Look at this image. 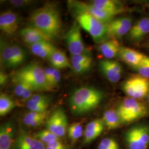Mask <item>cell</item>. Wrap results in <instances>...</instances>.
<instances>
[{
	"mask_svg": "<svg viewBox=\"0 0 149 149\" xmlns=\"http://www.w3.org/2000/svg\"><path fill=\"white\" fill-rule=\"evenodd\" d=\"M47 114L48 112L47 111L44 112H29L23 118V122L25 125L29 127L31 124L34 121L40 118H46Z\"/></svg>",
	"mask_w": 149,
	"mask_h": 149,
	"instance_id": "cell-30",
	"label": "cell"
},
{
	"mask_svg": "<svg viewBox=\"0 0 149 149\" xmlns=\"http://www.w3.org/2000/svg\"><path fill=\"white\" fill-rule=\"evenodd\" d=\"M33 101L37 102L40 104H42L44 105H47L49 106L50 103V98L42 94H34L33 95L31 98L29 99Z\"/></svg>",
	"mask_w": 149,
	"mask_h": 149,
	"instance_id": "cell-37",
	"label": "cell"
},
{
	"mask_svg": "<svg viewBox=\"0 0 149 149\" xmlns=\"http://www.w3.org/2000/svg\"><path fill=\"white\" fill-rule=\"evenodd\" d=\"M16 84V87H15V90H14L15 94L17 97H21L22 95H23L24 91L26 90V88H27L28 85H28V84H26V83L21 82H17Z\"/></svg>",
	"mask_w": 149,
	"mask_h": 149,
	"instance_id": "cell-38",
	"label": "cell"
},
{
	"mask_svg": "<svg viewBox=\"0 0 149 149\" xmlns=\"http://www.w3.org/2000/svg\"><path fill=\"white\" fill-rule=\"evenodd\" d=\"M19 25V16L11 10L3 12L0 15V29L8 35L13 34Z\"/></svg>",
	"mask_w": 149,
	"mask_h": 149,
	"instance_id": "cell-12",
	"label": "cell"
},
{
	"mask_svg": "<svg viewBox=\"0 0 149 149\" xmlns=\"http://www.w3.org/2000/svg\"><path fill=\"white\" fill-rule=\"evenodd\" d=\"M129 149H146L149 144V128L136 125L129 129L125 134Z\"/></svg>",
	"mask_w": 149,
	"mask_h": 149,
	"instance_id": "cell-7",
	"label": "cell"
},
{
	"mask_svg": "<svg viewBox=\"0 0 149 149\" xmlns=\"http://www.w3.org/2000/svg\"><path fill=\"white\" fill-rule=\"evenodd\" d=\"M1 64L8 68H16V61L13 53L12 45L7 43H1Z\"/></svg>",
	"mask_w": 149,
	"mask_h": 149,
	"instance_id": "cell-23",
	"label": "cell"
},
{
	"mask_svg": "<svg viewBox=\"0 0 149 149\" xmlns=\"http://www.w3.org/2000/svg\"><path fill=\"white\" fill-rule=\"evenodd\" d=\"M103 97L101 91L90 86L77 88L70 98V106L73 114L81 115L95 109Z\"/></svg>",
	"mask_w": 149,
	"mask_h": 149,
	"instance_id": "cell-2",
	"label": "cell"
},
{
	"mask_svg": "<svg viewBox=\"0 0 149 149\" xmlns=\"http://www.w3.org/2000/svg\"><path fill=\"white\" fill-rule=\"evenodd\" d=\"M132 26V20L130 18L122 17L113 19L106 24L108 37L120 38L129 33Z\"/></svg>",
	"mask_w": 149,
	"mask_h": 149,
	"instance_id": "cell-10",
	"label": "cell"
},
{
	"mask_svg": "<svg viewBox=\"0 0 149 149\" xmlns=\"http://www.w3.org/2000/svg\"><path fill=\"white\" fill-rule=\"evenodd\" d=\"M98 149H119L117 141L112 138L102 139L98 146Z\"/></svg>",
	"mask_w": 149,
	"mask_h": 149,
	"instance_id": "cell-32",
	"label": "cell"
},
{
	"mask_svg": "<svg viewBox=\"0 0 149 149\" xmlns=\"http://www.w3.org/2000/svg\"><path fill=\"white\" fill-rule=\"evenodd\" d=\"M33 137L42 142L43 144L45 143L46 144H48L52 141L59 140V138L48 130H43L40 131L35 134Z\"/></svg>",
	"mask_w": 149,
	"mask_h": 149,
	"instance_id": "cell-27",
	"label": "cell"
},
{
	"mask_svg": "<svg viewBox=\"0 0 149 149\" xmlns=\"http://www.w3.org/2000/svg\"><path fill=\"white\" fill-rule=\"evenodd\" d=\"M104 125L102 119H95L89 123L84 132V143H90L100 136L103 130Z\"/></svg>",
	"mask_w": 149,
	"mask_h": 149,
	"instance_id": "cell-16",
	"label": "cell"
},
{
	"mask_svg": "<svg viewBox=\"0 0 149 149\" xmlns=\"http://www.w3.org/2000/svg\"><path fill=\"white\" fill-rule=\"evenodd\" d=\"M102 120L109 129L118 128L123 123L117 111L114 109H109L104 112Z\"/></svg>",
	"mask_w": 149,
	"mask_h": 149,
	"instance_id": "cell-25",
	"label": "cell"
},
{
	"mask_svg": "<svg viewBox=\"0 0 149 149\" xmlns=\"http://www.w3.org/2000/svg\"><path fill=\"white\" fill-rule=\"evenodd\" d=\"M29 47L32 53L43 59H49L54 52L57 49L49 40L41 41Z\"/></svg>",
	"mask_w": 149,
	"mask_h": 149,
	"instance_id": "cell-18",
	"label": "cell"
},
{
	"mask_svg": "<svg viewBox=\"0 0 149 149\" xmlns=\"http://www.w3.org/2000/svg\"><path fill=\"white\" fill-rule=\"evenodd\" d=\"M118 113L123 123L133 122L148 114V108L138 100L126 98L118 106Z\"/></svg>",
	"mask_w": 149,
	"mask_h": 149,
	"instance_id": "cell-5",
	"label": "cell"
},
{
	"mask_svg": "<svg viewBox=\"0 0 149 149\" xmlns=\"http://www.w3.org/2000/svg\"><path fill=\"white\" fill-rule=\"evenodd\" d=\"M14 127L11 122L6 123L0 128V149H12Z\"/></svg>",
	"mask_w": 149,
	"mask_h": 149,
	"instance_id": "cell-17",
	"label": "cell"
},
{
	"mask_svg": "<svg viewBox=\"0 0 149 149\" xmlns=\"http://www.w3.org/2000/svg\"><path fill=\"white\" fill-rule=\"evenodd\" d=\"M32 26L49 40L58 37L62 29V21L58 9L52 3H45L32 12L30 16Z\"/></svg>",
	"mask_w": 149,
	"mask_h": 149,
	"instance_id": "cell-1",
	"label": "cell"
},
{
	"mask_svg": "<svg viewBox=\"0 0 149 149\" xmlns=\"http://www.w3.org/2000/svg\"><path fill=\"white\" fill-rule=\"evenodd\" d=\"M74 16L80 27L88 32L96 43H102L109 38L106 24L98 21L80 6L78 1L69 2Z\"/></svg>",
	"mask_w": 149,
	"mask_h": 149,
	"instance_id": "cell-3",
	"label": "cell"
},
{
	"mask_svg": "<svg viewBox=\"0 0 149 149\" xmlns=\"http://www.w3.org/2000/svg\"><path fill=\"white\" fill-rule=\"evenodd\" d=\"M79 3L83 9L90 13L96 19L104 24H107L112 21L113 18L114 16L106 12L97 8L91 3H85L81 2H79Z\"/></svg>",
	"mask_w": 149,
	"mask_h": 149,
	"instance_id": "cell-22",
	"label": "cell"
},
{
	"mask_svg": "<svg viewBox=\"0 0 149 149\" xmlns=\"http://www.w3.org/2000/svg\"><path fill=\"white\" fill-rule=\"evenodd\" d=\"M71 64L92 63V59L90 55L86 53L72 55L71 59Z\"/></svg>",
	"mask_w": 149,
	"mask_h": 149,
	"instance_id": "cell-34",
	"label": "cell"
},
{
	"mask_svg": "<svg viewBox=\"0 0 149 149\" xmlns=\"http://www.w3.org/2000/svg\"><path fill=\"white\" fill-rule=\"evenodd\" d=\"M148 101H149V95H148Z\"/></svg>",
	"mask_w": 149,
	"mask_h": 149,
	"instance_id": "cell-46",
	"label": "cell"
},
{
	"mask_svg": "<svg viewBox=\"0 0 149 149\" xmlns=\"http://www.w3.org/2000/svg\"><path fill=\"white\" fill-rule=\"evenodd\" d=\"M149 33V18L144 17L133 25L128 33L130 40L137 42H140Z\"/></svg>",
	"mask_w": 149,
	"mask_h": 149,
	"instance_id": "cell-14",
	"label": "cell"
},
{
	"mask_svg": "<svg viewBox=\"0 0 149 149\" xmlns=\"http://www.w3.org/2000/svg\"><path fill=\"white\" fill-rule=\"evenodd\" d=\"M8 75L3 71H1L0 73V85L1 86L5 85L8 80Z\"/></svg>",
	"mask_w": 149,
	"mask_h": 149,
	"instance_id": "cell-43",
	"label": "cell"
},
{
	"mask_svg": "<svg viewBox=\"0 0 149 149\" xmlns=\"http://www.w3.org/2000/svg\"><path fill=\"white\" fill-rule=\"evenodd\" d=\"M47 146L49 148H52L55 149H68L67 147L65 146L63 144L59 141L57 140H53L49 142L48 144H47Z\"/></svg>",
	"mask_w": 149,
	"mask_h": 149,
	"instance_id": "cell-40",
	"label": "cell"
},
{
	"mask_svg": "<svg viewBox=\"0 0 149 149\" xmlns=\"http://www.w3.org/2000/svg\"><path fill=\"white\" fill-rule=\"evenodd\" d=\"M68 131L69 138L73 141L80 138L83 134L82 127L81 124L78 123L70 125Z\"/></svg>",
	"mask_w": 149,
	"mask_h": 149,
	"instance_id": "cell-28",
	"label": "cell"
},
{
	"mask_svg": "<svg viewBox=\"0 0 149 149\" xmlns=\"http://www.w3.org/2000/svg\"><path fill=\"white\" fill-rule=\"evenodd\" d=\"M48 60L52 66L56 69H63L71 66L65 53L58 49L54 52Z\"/></svg>",
	"mask_w": 149,
	"mask_h": 149,
	"instance_id": "cell-24",
	"label": "cell"
},
{
	"mask_svg": "<svg viewBox=\"0 0 149 149\" xmlns=\"http://www.w3.org/2000/svg\"><path fill=\"white\" fill-rule=\"evenodd\" d=\"M32 2L33 1L29 0H12L10 1V3L16 7H20L29 5L32 3Z\"/></svg>",
	"mask_w": 149,
	"mask_h": 149,
	"instance_id": "cell-41",
	"label": "cell"
},
{
	"mask_svg": "<svg viewBox=\"0 0 149 149\" xmlns=\"http://www.w3.org/2000/svg\"><path fill=\"white\" fill-rule=\"evenodd\" d=\"M34 92H35V91L34 90V89L32 88V87L29 85H28L27 88L24 91L23 95H22V100L23 101H28L33 96V93Z\"/></svg>",
	"mask_w": 149,
	"mask_h": 149,
	"instance_id": "cell-39",
	"label": "cell"
},
{
	"mask_svg": "<svg viewBox=\"0 0 149 149\" xmlns=\"http://www.w3.org/2000/svg\"><path fill=\"white\" fill-rule=\"evenodd\" d=\"M97 8L106 12L113 16L121 13L123 11L122 5L112 0H95L91 3Z\"/></svg>",
	"mask_w": 149,
	"mask_h": 149,
	"instance_id": "cell-19",
	"label": "cell"
},
{
	"mask_svg": "<svg viewBox=\"0 0 149 149\" xmlns=\"http://www.w3.org/2000/svg\"><path fill=\"white\" fill-rule=\"evenodd\" d=\"M47 130L58 138L65 136L68 128V118L62 108H59L54 111L47 122Z\"/></svg>",
	"mask_w": 149,
	"mask_h": 149,
	"instance_id": "cell-9",
	"label": "cell"
},
{
	"mask_svg": "<svg viewBox=\"0 0 149 149\" xmlns=\"http://www.w3.org/2000/svg\"><path fill=\"white\" fill-rule=\"evenodd\" d=\"M45 118H40V119H38L37 120L34 121L32 123V124H31V125L29 126V127L31 128H34V127H38L39 126L40 124H42Z\"/></svg>",
	"mask_w": 149,
	"mask_h": 149,
	"instance_id": "cell-44",
	"label": "cell"
},
{
	"mask_svg": "<svg viewBox=\"0 0 149 149\" xmlns=\"http://www.w3.org/2000/svg\"><path fill=\"white\" fill-rule=\"evenodd\" d=\"M65 41L70 53L72 55L86 53L81 27L77 22H74L67 32Z\"/></svg>",
	"mask_w": 149,
	"mask_h": 149,
	"instance_id": "cell-8",
	"label": "cell"
},
{
	"mask_svg": "<svg viewBox=\"0 0 149 149\" xmlns=\"http://www.w3.org/2000/svg\"><path fill=\"white\" fill-rule=\"evenodd\" d=\"M121 47L116 39L112 38L101 43L100 52L107 59L111 60L119 55Z\"/></svg>",
	"mask_w": 149,
	"mask_h": 149,
	"instance_id": "cell-21",
	"label": "cell"
},
{
	"mask_svg": "<svg viewBox=\"0 0 149 149\" xmlns=\"http://www.w3.org/2000/svg\"></svg>",
	"mask_w": 149,
	"mask_h": 149,
	"instance_id": "cell-47",
	"label": "cell"
},
{
	"mask_svg": "<svg viewBox=\"0 0 149 149\" xmlns=\"http://www.w3.org/2000/svg\"><path fill=\"white\" fill-rule=\"evenodd\" d=\"M60 79H61V74L59 70L55 69L54 76L53 82V88L58 85L60 81Z\"/></svg>",
	"mask_w": 149,
	"mask_h": 149,
	"instance_id": "cell-42",
	"label": "cell"
},
{
	"mask_svg": "<svg viewBox=\"0 0 149 149\" xmlns=\"http://www.w3.org/2000/svg\"><path fill=\"white\" fill-rule=\"evenodd\" d=\"M123 91L127 96L136 100L148 96L149 79L139 74L132 76L123 84Z\"/></svg>",
	"mask_w": 149,
	"mask_h": 149,
	"instance_id": "cell-6",
	"label": "cell"
},
{
	"mask_svg": "<svg viewBox=\"0 0 149 149\" xmlns=\"http://www.w3.org/2000/svg\"><path fill=\"white\" fill-rule=\"evenodd\" d=\"M19 34L23 42L29 46L41 41L49 40L40 32L33 27L22 28Z\"/></svg>",
	"mask_w": 149,
	"mask_h": 149,
	"instance_id": "cell-20",
	"label": "cell"
},
{
	"mask_svg": "<svg viewBox=\"0 0 149 149\" xmlns=\"http://www.w3.org/2000/svg\"><path fill=\"white\" fill-rule=\"evenodd\" d=\"M44 74L47 82L48 84V86L50 90L53 89V82L54 76L55 69L53 67H48L45 68L44 69Z\"/></svg>",
	"mask_w": 149,
	"mask_h": 149,
	"instance_id": "cell-36",
	"label": "cell"
},
{
	"mask_svg": "<svg viewBox=\"0 0 149 149\" xmlns=\"http://www.w3.org/2000/svg\"><path fill=\"white\" fill-rule=\"evenodd\" d=\"M92 63L71 64L72 69L76 74H82L90 69Z\"/></svg>",
	"mask_w": 149,
	"mask_h": 149,
	"instance_id": "cell-35",
	"label": "cell"
},
{
	"mask_svg": "<svg viewBox=\"0 0 149 149\" xmlns=\"http://www.w3.org/2000/svg\"><path fill=\"white\" fill-rule=\"evenodd\" d=\"M16 149H45L42 142L23 131L18 135L15 144Z\"/></svg>",
	"mask_w": 149,
	"mask_h": 149,
	"instance_id": "cell-13",
	"label": "cell"
},
{
	"mask_svg": "<svg viewBox=\"0 0 149 149\" xmlns=\"http://www.w3.org/2000/svg\"><path fill=\"white\" fill-rule=\"evenodd\" d=\"M15 82H24L31 86L35 91H50L44 70L39 64L32 62L16 71L13 74Z\"/></svg>",
	"mask_w": 149,
	"mask_h": 149,
	"instance_id": "cell-4",
	"label": "cell"
},
{
	"mask_svg": "<svg viewBox=\"0 0 149 149\" xmlns=\"http://www.w3.org/2000/svg\"><path fill=\"white\" fill-rule=\"evenodd\" d=\"M133 69L139 75L149 79V57L145 56L141 62Z\"/></svg>",
	"mask_w": 149,
	"mask_h": 149,
	"instance_id": "cell-31",
	"label": "cell"
},
{
	"mask_svg": "<svg viewBox=\"0 0 149 149\" xmlns=\"http://www.w3.org/2000/svg\"><path fill=\"white\" fill-rule=\"evenodd\" d=\"M15 103L8 95L1 93L0 95V115L4 116L11 112L15 107Z\"/></svg>",
	"mask_w": 149,
	"mask_h": 149,
	"instance_id": "cell-26",
	"label": "cell"
},
{
	"mask_svg": "<svg viewBox=\"0 0 149 149\" xmlns=\"http://www.w3.org/2000/svg\"><path fill=\"white\" fill-rule=\"evenodd\" d=\"M27 107L31 112H44L47 111L48 106L40 104L29 100L27 102Z\"/></svg>",
	"mask_w": 149,
	"mask_h": 149,
	"instance_id": "cell-33",
	"label": "cell"
},
{
	"mask_svg": "<svg viewBox=\"0 0 149 149\" xmlns=\"http://www.w3.org/2000/svg\"><path fill=\"white\" fill-rule=\"evenodd\" d=\"M118 56L125 63L134 68L141 62L146 55L130 48L121 47Z\"/></svg>",
	"mask_w": 149,
	"mask_h": 149,
	"instance_id": "cell-15",
	"label": "cell"
},
{
	"mask_svg": "<svg viewBox=\"0 0 149 149\" xmlns=\"http://www.w3.org/2000/svg\"><path fill=\"white\" fill-rule=\"evenodd\" d=\"M99 65L102 73L109 81L116 83L120 80L123 69L119 63L114 60L107 59L101 61Z\"/></svg>",
	"mask_w": 149,
	"mask_h": 149,
	"instance_id": "cell-11",
	"label": "cell"
},
{
	"mask_svg": "<svg viewBox=\"0 0 149 149\" xmlns=\"http://www.w3.org/2000/svg\"><path fill=\"white\" fill-rule=\"evenodd\" d=\"M12 49L17 68L25 61L27 55L25 51L17 45H12Z\"/></svg>",
	"mask_w": 149,
	"mask_h": 149,
	"instance_id": "cell-29",
	"label": "cell"
},
{
	"mask_svg": "<svg viewBox=\"0 0 149 149\" xmlns=\"http://www.w3.org/2000/svg\"><path fill=\"white\" fill-rule=\"evenodd\" d=\"M45 149H54V148H49V147H47L46 148H45Z\"/></svg>",
	"mask_w": 149,
	"mask_h": 149,
	"instance_id": "cell-45",
	"label": "cell"
}]
</instances>
